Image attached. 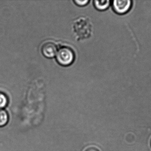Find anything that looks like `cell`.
<instances>
[{"instance_id":"cell-8","label":"cell","mask_w":151,"mask_h":151,"mask_svg":"<svg viewBox=\"0 0 151 151\" xmlns=\"http://www.w3.org/2000/svg\"><path fill=\"white\" fill-rule=\"evenodd\" d=\"M74 2H75L76 5L78 6H86L88 4V2H89V1L88 0H85V1H75Z\"/></svg>"},{"instance_id":"cell-3","label":"cell","mask_w":151,"mask_h":151,"mask_svg":"<svg viewBox=\"0 0 151 151\" xmlns=\"http://www.w3.org/2000/svg\"><path fill=\"white\" fill-rule=\"evenodd\" d=\"M113 9L119 14H124L130 9L132 1L130 0H115L113 1Z\"/></svg>"},{"instance_id":"cell-7","label":"cell","mask_w":151,"mask_h":151,"mask_svg":"<svg viewBox=\"0 0 151 151\" xmlns=\"http://www.w3.org/2000/svg\"><path fill=\"white\" fill-rule=\"evenodd\" d=\"M8 103L7 97L4 93L0 92V109L6 106Z\"/></svg>"},{"instance_id":"cell-4","label":"cell","mask_w":151,"mask_h":151,"mask_svg":"<svg viewBox=\"0 0 151 151\" xmlns=\"http://www.w3.org/2000/svg\"><path fill=\"white\" fill-rule=\"evenodd\" d=\"M42 54L46 58H53L56 55L58 48L55 43L50 40L45 41L41 46Z\"/></svg>"},{"instance_id":"cell-5","label":"cell","mask_w":151,"mask_h":151,"mask_svg":"<svg viewBox=\"0 0 151 151\" xmlns=\"http://www.w3.org/2000/svg\"><path fill=\"white\" fill-rule=\"evenodd\" d=\"M111 1L109 0H95L93 1V4L96 9L100 11H104L108 8L110 6Z\"/></svg>"},{"instance_id":"cell-1","label":"cell","mask_w":151,"mask_h":151,"mask_svg":"<svg viewBox=\"0 0 151 151\" xmlns=\"http://www.w3.org/2000/svg\"><path fill=\"white\" fill-rule=\"evenodd\" d=\"M73 30L77 39H87L92 35V24L89 18L82 17L73 22Z\"/></svg>"},{"instance_id":"cell-2","label":"cell","mask_w":151,"mask_h":151,"mask_svg":"<svg viewBox=\"0 0 151 151\" xmlns=\"http://www.w3.org/2000/svg\"><path fill=\"white\" fill-rule=\"evenodd\" d=\"M56 60L60 65L68 66L71 65L75 60V54L71 48L63 47L58 50Z\"/></svg>"},{"instance_id":"cell-9","label":"cell","mask_w":151,"mask_h":151,"mask_svg":"<svg viewBox=\"0 0 151 151\" xmlns=\"http://www.w3.org/2000/svg\"><path fill=\"white\" fill-rule=\"evenodd\" d=\"M85 151H99V150L95 147H90L87 148Z\"/></svg>"},{"instance_id":"cell-6","label":"cell","mask_w":151,"mask_h":151,"mask_svg":"<svg viewBox=\"0 0 151 151\" xmlns=\"http://www.w3.org/2000/svg\"><path fill=\"white\" fill-rule=\"evenodd\" d=\"M9 115L6 110L0 109V127L5 126L8 122Z\"/></svg>"},{"instance_id":"cell-10","label":"cell","mask_w":151,"mask_h":151,"mask_svg":"<svg viewBox=\"0 0 151 151\" xmlns=\"http://www.w3.org/2000/svg\"></svg>"}]
</instances>
